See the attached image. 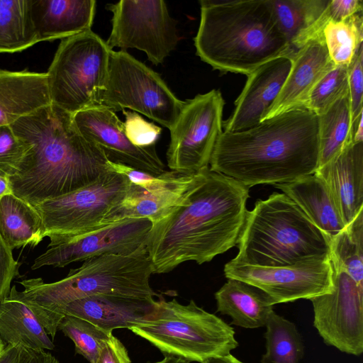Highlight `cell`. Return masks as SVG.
<instances>
[{
	"mask_svg": "<svg viewBox=\"0 0 363 363\" xmlns=\"http://www.w3.org/2000/svg\"><path fill=\"white\" fill-rule=\"evenodd\" d=\"M93 363H131L123 343L113 335L99 350Z\"/></svg>",
	"mask_w": 363,
	"mask_h": 363,
	"instance_id": "obj_41",
	"label": "cell"
},
{
	"mask_svg": "<svg viewBox=\"0 0 363 363\" xmlns=\"http://www.w3.org/2000/svg\"><path fill=\"white\" fill-rule=\"evenodd\" d=\"M151 221L145 218H125L108 224L68 242L48 247L37 257L31 269L65 267L104 255H129L146 247Z\"/></svg>",
	"mask_w": 363,
	"mask_h": 363,
	"instance_id": "obj_15",
	"label": "cell"
},
{
	"mask_svg": "<svg viewBox=\"0 0 363 363\" xmlns=\"http://www.w3.org/2000/svg\"><path fill=\"white\" fill-rule=\"evenodd\" d=\"M130 185L126 177L108 169L86 186L33 206L50 240L48 247L106 225V214L124 198Z\"/></svg>",
	"mask_w": 363,
	"mask_h": 363,
	"instance_id": "obj_10",
	"label": "cell"
},
{
	"mask_svg": "<svg viewBox=\"0 0 363 363\" xmlns=\"http://www.w3.org/2000/svg\"><path fill=\"white\" fill-rule=\"evenodd\" d=\"M125 116L124 129L130 142L139 147L155 145L162 128L154 123L147 122L135 111L122 110Z\"/></svg>",
	"mask_w": 363,
	"mask_h": 363,
	"instance_id": "obj_38",
	"label": "cell"
},
{
	"mask_svg": "<svg viewBox=\"0 0 363 363\" xmlns=\"http://www.w3.org/2000/svg\"><path fill=\"white\" fill-rule=\"evenodd\" d=\"M0 234L12 251L35 247L45 238L43 223L35 208L13 194L0 200Z\"/></svg>",
	"mask_w": 363,
	"mask_h": 363,
	"instance_id": "obj_28",
	"label": "cell"
},
{
	"mask_svg": "<svg viewBox=\"0 0 363 363\" xmlns=\"http://www.w3.org/2000/svg\"><path fill=\"white\" fill-rule=\"evenodd\" d=\"M38 43L30 0H0V52H21Z\"/></svg>",
	"mask_w": 363,
	"mask_h": 363,
	"instance_id": "obj_30",
	"label": "cell"
},
{
	"mask_svg": "<svg viewBox=\"0 0 363 363\" xmlns=\"http://www.w3.org/2000/svg\"><path fill=\"white\" fill-rule=\"evenodd\" d=\"M153 274L146 247L129 255H104L90 258L57 281L45 283L41 278L20 282L16 289L53 341L65 317V308L72 301L96 295L134 297L160 296L150 284Z\"/></svg>",
	"mask_w": 363,
	"mask_h": 363,
	"instance_id": "obj_5",
	"label": "cell"
},
{
	"mask_svg": "<svg viewBox=\"0 0 363 363\" xmlns=\"http://www.w3.org/2000/svg\"><path fill=\"white\" fill-rule=\"evenodd\" d=\"M323 35L329 56L335 65L349 66L362 45V12L339 21L329 20Z\"/></svg>",
	"mask_w": 363,
	"mask_h": 363,
	"instance_id": "obj_33",
	"label": "cell"
},
{
	"mask_svg": "<svg viewBox=\"0 0 363 363\" xmlns=\"http://www.w3.org/2000/svg\"><path fill=\"white\" fill-rule=\"evenodd\" d=\"M157 306L154 297L96 295L76 300L64 309V316L72 315L113 331L136 326L146 321Z\"/></svg>",
	"mask_w": 363,
	"mask_h": 363,
	"instance_id": "obj_20",
	"label": "cell"
},
{
	"mask_svg": "<svg viewBox=\"0 0 363 363\" xmlns=\"http://www.w3.org/2000/svg\"><path fill=\"white\" fill-rule=\"evenodd\" d=\"M330 258L363 291V210L330 240Z\"/></svg>",
	"mask_w": 363,
	"mask_h": 363,
	"instance_id": "obj_31",
	"label": "cell"
},
{
	"mask_svg": "<svg viewBox=\"0 0 363 363\" xmlns=\"http://www.w3.org/2000/svg\"><path fill=\"white\" fill-rule=\"evenodd\" d=\"M196 54L220 72L248 76L280 56H293L272 0H200Z\"/></svg>",
	"mask_w": 363,
	"mask_h": 363,
	"instance_id": "obj_4",
	"label": "cell"
},
{
	"mask_svg": "<svg viewBox=\"0 0 363 363\" xmlns=\"http://www.w3.org/2000/svg\"><path fill=\"white\" fill-rule=\"evenodd\" d=\"M58 330L73 341L76 353L82 355L89 363L94 362L101 346L112 335L111 331L105 330L84 319L68 315L62 319Z\"/></svg>",
	"mask_w": 363,
	"mask_h": 363,
	"instance_id": "obj_34",
	"label": "cell"
},
{
	"mask_svg": "<svg viewBox=\"0 0 363 363\" xmlns=\"http://www.w3.org/2000/svg\"><path fill=\"white\" fill-rule=\"evenodd\" d=\"M265 327L266 352L260 362L299 363L304 354V345L296 325L273 311Z\"/></svg>",
	"mask_w": 363,
	"mask_h": 363,
	"instance_id": "obj_32",
	"label": "cell"
},
{
	"mask_svg": "<svg viewBox=\"0 0 363 363\" xmlns=\"http://www.w3.org/2000/svg\"><path fill=\"white\" fill-rule=\"evenodd\" d=\"M111 49L91 30L61 40L46 72L51 104L72 115L95 106L104 88Z\"/></svg>",
	"mask_w": 363,
	"mask_h": 363,
	"instance_id": "obj_8",
	"label": "cell"
},
{
	"mask_svg": "<svg viewBox=\"0 0 363 363\" xmlns=\"http://www.w3.org/2000/svg\"><path fill=\"white\" fill-rule=\"evenodd\" d=\"M108 169L126 177L133 184L155 194L169 190L191 182L197 176V172H183L164 171L159 175H153L138 170L125 164L107 162Z\"/></svg>",
	"mask_w": 363,
	"mask_h": 363,
	"instance_id": "obj_36",
	"label": "cell"
},
{
	"mask_svg": "<svg viewBox=\"0 0 363 363\" xmlns=\"http://www.w3.org/2000/svg\"><path fill=\"white\" fill-rule=\"evenodd\" d=\"M329 238L284 193L258 199L247 211L230 261L259 267H284L330 257Z\"/></svg>",
	"mask_w": 363,
	"mask_h": 363,
	"instance_id": "obj_6",
	"label": "cell"
},
{
	"mask_svg": "<svg viewBox=\"0 0 363 363\" xmlns=\"http://www.w3.org/2000/svg\"><path fill=\"white\" fill-rule=\"evenodd\" d=\"M273 186L290 198L330 240L345 227L330 191L315 173Z\"/></svg>",
	"mask_w": 363,
	"mask_h": 363,
	"instance_id": "obj_23",
	"label": "cell"
},
{
	"mask_svg": "<svg viewBox=\"0 0 363 363\" xmlns=\"http://www.w3.org/2000/svg\"><path fill=\"white\" fill-rule=\"evenodd\" d=\"M130 330L151 342L164 356L181 357L189 362L203 363L238 347L234 329L193 300L182 305L174 298L166 301L159 296L150 318Z\"/></svg>",
	"mask_w": 363,
	"mask_h": 363,
	"instance_id": "obj_7",
	"label": "cell"
},
{
	"mask_svg": "<svg viewBox=\"0 0 363 363\" xmlns=\"http://www.w3.org/2000/svg\"><path fill=\"white\" fill-rule=\"evenodd\" d=\"M215 298L217 311L230 316V324L247 329L264 327L275 305L259 288L235 279H228Z\"/></svg>",
	"mask_w": 363,
	"mask_h": 363,
	"instance_id": "obj_24",
	"label": "cell"
},
{
	"mask_svg": "<svg viewBox=\"0 0 363 363\" xmlns=\"http://www.w3.org/2000/svg\"><path fill=\"white\" fill-rule=\"evenodd\" d=\"M320 167L337 156L352 143V113L349 92L325 113L318 116Z\"/></svg>",
	"mask_w": 363,
	"mask_h": 363,
	"instance_id": "obj_29",
	"label": "cell"
},
{
	"mask_svg": "<svg viewBox=\"0 0 363 363\" xmlns=\"http://www.w3.org/2000/svg\"><path fill=\"white\" fill-rule=\"evenodd\" d=\"M315 173L326 184L345 225L363 210V142L350 143Z\"/></svg>",
	"mask_w": 363,
	"mask_h": 363,
	"instance_id": "obj_19",
	"label": "cell"
},
{
	"mask_svg": "<svg viewBox=\"0 0 363 363\" xmlns=\"http://www.w3.org/2000/svg\"><path fill=\"white\" fill-rule=\"evenodd\" d=\"M72 119L79 132L101 148L109 161L153 175L165 171L155 145L139 147L132 144L123 122L111 110L95 106L73 114Z\"/></svg>",
	"mask_w": 363,
	"mask_h": 363,
	"instance_id": "obj_16",
	"label": "cell"
},
{
	"mask_svg": "<svg viewBox=\"0 0 363 363\" xmlns=\"http://www.w3.org/2000/svg\"><path fill=\"white\" fill-rule=\"evenodd\" d=\"M11 194H13V190L10 178L0 174V200Z\"/></svg>",
	"mask_w": 363,
	"mask_h": 363,
	"instance_id": "obj_46",
	"label": "cell"
},
{
	"mask_svg": "<svg viewBox=\"0 0 363 363\" xmlns=\"http://www.w3.org/2000/svg\"><path fill=\"white\" fill-rule=\"evenodd\" d=\"M291 65V57L280 56L250 74L232 115L223 123V131H242L262 122L280 92Z\"/></svg>",
	"mask_w": 363,
	"mask_h": 363,
	"instance_id": "obj_17",
	"label": "cell"
},
{
	"mask_svg": "<svg viewBox=\"0 0 363 363\" xmlns=\"http://www.w3.org/2000/svg\"><path fill=\"white\" fill-rule=\"evenodd\" d=\"M292 65L282 88L262 121L304 107L316 83L335 65L323 35L309 40L291 57Z\"/></svg>",
	"mask_w": 363,
	"mask_h": 363,
	"instance_id": "obj_18",
	"label": "cell"
},
{
	"mask_svg": "<svg viewBox=\"0 0 363 363\" xmlns=\"http://www.w3.org/2000/svg\"><path fill=\"white\" fill-rule=\"evenodd\" d=\"M26 363H60L58 359L50 352L31 351V354Z\"/></svg>",
	"mask_w": 363,
	"mask_h": 363,
	"instance_id": "obj_44",
	"label": "cell"
},
{
	"mask_svg": "<svg viewBox=\"0 0 363 363\" xmlns=\"http://www.w3.org/2000/svg\"><path fill=\"white\" fill-rule=\"evenodd\" d=\"M19 264L0 234V302L6 298L11 282L18 274Z\"/></svg>",
	"mask_w": 363,
	"mask_h": 363,
	"instance_id": "obj_40",
	"label": "cell"
},
{
	"mask_svg": "<svg viewBox=\"0 0 363 363\" xmlns=\"http://www.w3.org/2000/svg\"><path fill=\"white\" fill-rule=\"evenodd\" d=\"M318 161V116L301 107L245 130L223 131L208 167L250 188L313 174Z\"/></svg>",
	"mask_w": 363,
	"mask_h": 363,
	"instance_id": "obj_3",
	"label": "cell"
},
{
	"mask_svg": "<svg viewBox=\"0 0 363 363\" xmlns=\"http://www.w3.org/2000/svg\"><path fill=\"white\" fill-rule=\"evenodd\" d=\"M347 67L335 65L328 72L311 90L304 108L320 116L347 94L349 92Z\"/></svg>",
	"mask_w": 363,
	"mask_h": 363,
	"instance_id": "obj_35",
	"label": "cell"
},
{
	"mask_svg": "<svg viewBox=\"0 0 363 363\" xmlns=\"http://www.w3.org/2000/svg\"><path fill=\"white\" fill-rule=\"evenodd\" d=\"M112 28L106 41L108 47L123 51L136 48L146 53L155 65L162 64L175 50L179 37L177 21L162 0H121L108 4Z\"/></svg>",
	"mask_w": 363,
	"mask_h": 363,
	"instance_id": "obj_11",
	"label": "cell"
},
{
	"mask_svg": "<svg viewBox=\"0 0 363 363\" xmlns=\"http://www.w3.org/2000/svg\"><path fill=\"white\" fill-rule=\"evenodd\" d=\"M363 11L362 0H330L329 19L339 21Z\"/></svg>",
	"mask_w": 363,
	"mask_h": 363,
	"instance_id": "obj_42",
	"label": "cell"
},
{
	"mask_svg": "<svg viewBox=\"0 0 363 363\" xmlns=\"http://www.w3.org/2000/svg\"><path fill=\"white\" fill-rule=\"evenodd\" d=\"M200 171L191 182L160 193H150L130 182L124 198L106 214L104 224L125 218H145L151 223L156 221L184 198L198 180Z\"/></svg>",
	"mask_w": 363,
	"mask_h": 363,
	"instance_id": "obj_27",
	"label": "cell"
},
{
	"mask_svg": "<svg viewBox=\"0 0 363 363\" xmlns=\"http://www.w3.org/2000/svg\"><path fill=\"white\" fill-rule=\"evenodd\" d=\"M272 3L293 55L309 40L323 35L330 20V0H272Z\"/></svg>",
	"mask_w": 363,
	"mask_h": 363,
	"instance_id": "obj_25",
	"label": "cell"
},
{
	"mask_svg": "<svg viewBox=\"0 0 363 363\" xmlns=\"http://www.w3.org/2000/svg\"><path fill=\"white\" fill-rule=\"evenodd\" d=\"M31 351L21 345H6L0 355V363H26Z\"/></svg>",
	"mask_w": 363,
	"mask_h": 363,
	"instance_id": "obj_43",
	"label": "cell"
},
{
	"mask_svg": "<svg viewBox=\"0 0 363 363\" xmlns=\"http://www.w3.org/2000/svg\"><path fill=\"white\" fill-rule=\"evenodd\" d=\"M184 105L154 70L126 51L111 50L108 74L95 106L113 112L126 108L170 130Z\"/></svg>",
	"mask_w": 363,
	"mask_h": 363,
	"instance_id": "obj_9",
	"label": "cell"
},
{
	"mask_svg": "<svg viewBox=\"0 0 363 363\" xmlns=\"http://www.w3.org/2000/svg\"><path fill=\"white\" fill-rule=\"evenodd\" d=\"M203 363H245L230 353L223 355L211 357L206 359Z\"/></svg>",
	"mask_w": 363,
	"mask_h": 363,
	"instance_id": "obj_47",
	"label": "cell"
},
{
	"mask_svg": "<svg viewBox=\"0 0 363 363\" xmlns=\"http://www.w3.org/2000/svg\"><path fill=\"white\" fill-rule=\"evenodd\" d=\"M227 279L250 284L266 293L275 304L310 299L333 289L330 257L314 258L284 267H259L229 261L225 264Z\"/></svg>",
	"mask_w": 363,
	"mask_h": 363,
	"instance_id": "obj_14",
	"label": "cell"
},
{
	"mask_svg": "<svg viewBox=\"0 0 363 363\" xmlns=\"http://www.w3.org/2000/svg\"><path fill=\"white\" fill-rule=\"evenodd\" d=\"M154 363H189V362L181 357H177L174 356H164L163 359Z\"/></svg>",
	"mask_w": 363,
	"mask_h": 363,
	"instance_id": "obj_48",
	"label": "cell"
},
{
	"mask_svg": "<svg viewBox=\"0 0 363 363\" xmlns=\"http://www.w3.org/2000/svg\"><path fill=\"white\" fill-rule=\"evenodd\" d=\"M16 286L0 302V337L6 345H21L33 351L54 349L53 341L26 305L17 296Z\"/></svg>",
	"mask_w": 363,
	"mask_h": 363,
	"instance_id": "obj_26",
	"label": "cell"
},
{
	"mask_svg": "<svg viewBox=\"0 0 363 363\" xmlns=\"http://www.w3.org/2000/svg\"><path fill=\"white\" fill-rule=\"evenodd\" d=\"M6 347V344L3 342L0 337V355Z\"/></svg>",
	"mask_w": 363,
	"mask_h": 363,
	"instance_id": "obj_49",
	"label": "cell"
},
{
	"mask_svg": "<svg viewBox=\"0 0 363 363\" xmlns=\"http://www.w3.org/2000/svg\"><path fill=\"white\" fill-rule=\"evenodd\" d=\"M332 267V291L309 299L313 326L326 345L359 356L363 352V291L345 272Z\"/></svg>",
	"mask_w": 363,
	"mask_h": 363,
	"instance_id": "obj_13",
	"label": "cell"
},
{
	"mask_svg": "<svg viewBox=\"0 0 363 363\" xmlns=\"http://www.w3.org/2000/svg\"><path fill=\"white\" fill-rule=\"evenodd\" d=\"M249 191L231 177L202 169L184 198L152 223L146 250L153 274L189 261L202 264L236 246Z\"/></svg>",
	"mask_w": 363,
	"mask_h": 363,
	"instance_id": "obj_1",
	"label": "cell"
},
{
	"mask_svg": "<svg viewBox=\"0 0 363 363\" xmlns=\"http://www.w3.org/2000/svg\"><path fill=\"white\" fill-rule=\"evenodd\" d=\"M38 41L64 39L91 30L94 0H30Z\"/></svg>",
	"mask_w": 363,
	"mask_h": 363,
	"instance_id": "obj_21",
	"label": "cell"
},
{
	"mask_svg": "<svg viewBox=\"0 0 363 363\" xmlns=\"http://www.w3.org/2000/svg\"><path fill=\"white\" fill-rule=\"evenodd\" d=\"M29 150L10 178L13 194L33 206L88 185L108 170L98 145L76 128L72 115L50 104L11 125Z\"/></svg>",
	"mask_w": 363,
	"mask_h": 363,
	"instance_id": "obj_2",
	"label": "cell"
},
{
	"mask_svg": "<svg viewBox=\"0 0 363 363\" xmlns=\"http://www.w3.org/2000/svg\"><path fill=\"white\" fill-rule=\"evenodd\" d=\"M224 104L221 93L216 89L184 101L169 130L170 143L166 157L170 170L197 172L208 167L223 132Z\"/></svg>",
	"mask_w": 363,
	"mask_h": 363,
	"instance_id": "obj_12",
	"label": "cell"
},
{
	"mask_svg": "<svg viewBox=\"0 0 363 363\" xmlns=\"http://www.w3.org/2000/svg\"><path fill=\"white\" fill-rule=\"evenodd\" d=\"M363 129H362V113L357 117L352 124V143L363 142Z\"/></svg>",
	"mask_w": 363,
	"mask_h": 363,
	"instance_id": "obj_45",
	"label": "cell"
},
{
	"mask_svg": "<svg viewBox=\"0 0 363 363\" xmlns=\"http://www.w3.org/2000/svg\"><path fill=\"white\" fill-rule=\"evenodd\" d=\"M29 148L10 125H0V174L9 178L15 176Z\"/></svg>",
	"mask_w": 363,
	"mask_h": 363,
	"instance_id": "obj_37",
	"label": "cell"
},
{
	"mask_svg": "<svg viewBox=\"0 0 363 363\" xmlns=\"http://www.w3.org/2000/svg\"><path fill=\"white\" fill-rule=\"evenodd\" d=\"M363 45L347 67L348 87L352 124L363 112Z\"/></svg>",
	"mask_w": 363,
	"mask_h": 363,
	"instance_id": "obj_39",
	"label": "cell"
},
{
	"mask_svg": "<svg viewBox=\"0 0 363 363\" xmlns=\"http://www.w3.org/2000/svg\"><path fill=\"white\" fill-rule=\"evenodd\" d=\"M50 104L46 72L0 69V125Z\"/></svg>",
	"mask_w": 363,
	"mask_h": 363,
	"instance_id": "obj_22",
	"label": "cell"
}]
</instances>
